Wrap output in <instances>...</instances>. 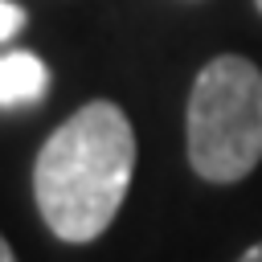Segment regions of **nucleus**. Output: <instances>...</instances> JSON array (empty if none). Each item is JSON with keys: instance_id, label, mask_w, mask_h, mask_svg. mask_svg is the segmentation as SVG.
<instances>
[{"instance_id": "2", "label": "nucleus", "mask_w": 262, "mask_h": 262, "mask_svg": "<svg viewBox=\"0 0 262 262\" xmlns=\"http://www.w3.org/2000/svg\"><path fill=\"white\" fill-rule=\"evenodd\" d=\"M188 164L201 180L233 184L262 160V70L221 53L201 66L184 115Z\"/></svg>"}, {"instance_id": "4", "label": "nucleus", "mask_w": 262, "mask_h": 262, "mask_svg": "<svg viewBox=\"0 0 262 262\" xmlns=\"http://www.w3.org/2000/svg\"><path fill=\"white\" fill-rule=\"evenodd\" d=\"M25 25V8L12 4V0H0V41H8L12 33H20Z\"/></svg>"}, {"instance_id": "3", "label": "nucleus", "mask_w": 262, "mask_h": 262, "mask_svg": "<svg viewBox=\"0 0 262 262\" xmlns=\"http://www.w3.org/2000/svg\"><path fill=\"white\" fill-rule=\"evenodd\" d=\"M45 90H49V66L37 53L16 49V53L0 57V106L37 102Z\"/></svg>"}, {"instance_id": "1", "label": "nucleus", "mask_w": 262, "mask_h": 262, "mask_svg": "<svg viewBox=\"0 0 262 262\" xmlns=\"http://www.w3.org/2000/svg\"><path fill=\"white\" fill-rule=\"evenodd\" d=\"M135 172V131L131 119L94 98L78 106L37 151L33 201L41 221L61 242H94L119 217L127 184Z\"/></svg>"}, {"instance_id": "7", "label": "nucleus", "mask_w": 262, "mask_h": 262, "mask_svg": "<svg viewBox=\"0 0 262 262\" xmlns=\"http://www.w3.org/2000/svg\"><path fill=\"white\" fill-rule=\"evenodd\" d=\"M254 8H258V12H262V0H254Z\"/></svg>"}, {"instance_id": "5", "label": "nucleus", "mask_w": 262, "mask_h": 262, "mask_svg": "<svg viewBox=\"0 0 262 262\" xmlns=\"http://www.w3.org/2000/svg\"><path fill=\"white\" fill-rule=\"evenodd\" d=\"M0 262H16V254H12V246H8L4 233H0Z\"/></svg>"}, {"instance_id": "6", "label": "nucleus", "mask_w": 262, "mask_h": 262, "mask_svg": "<svg viewBox=\"0 0 262 262\" xmlns=\"http://www.w3.org/2000/svg\"><path fill=\"white\" fill-rule=\"evenodd\" d=\"M237 262H262V242H258V246H250V250H246Z\"/></svg>"}]
</instances>
